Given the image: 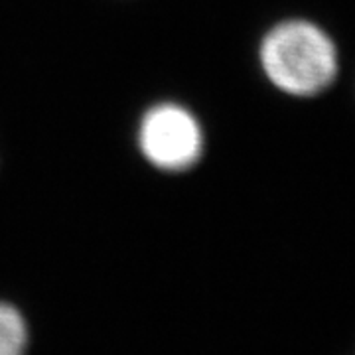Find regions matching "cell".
Masks as SVG:
<instances>
[{
	"label": "cell",
	"instance_id": "6da1fadb",
	"mask_svg": "<svg viewBox=\"0 0 355 355\" xmlns=\"http://www.w3.org/2000/svg\"><path fill=\"white\" fill-rule=\"evenodd\" d=\"M259 62L266 79L292 97H314L338 76L334 40L302 18L282 20L266 30L259 44Z\"/></svg>",
	"mask_w": 355,
	"mask_h": 355
},
{
	"label": "cell",
	"instance_id": "7a4b0ae2",
	"mask_svg": "<svg viewBox=\"0 0 355 355\" xmlns=\"http://www.w3.org/2000/svg\"><path fill=\"white\" fill-rule=\"evenodd\" d=\"M137 144L142 158L156 170L182 174L202 160L205 132L188 107L162 101L148 107L140 116Z\"/></svg>",
	"mask_w": 355,
	"mask_h": 355
},
{
	"label": "cell",
	"instance_id": "3957f363",
	"mask_svg": "<svg viewBox=\"0 0 355 355\" xmlns=\"http://www.w3.org/2000/svg\"><path fill=\"white\" fill-rule=\"evenodd\" d=\"M28 340L30 334L22 312L0 300V355H24Z\"/></svg>",
	"mask_w": 355,
	"mask_h": 355
}]
</instances>
